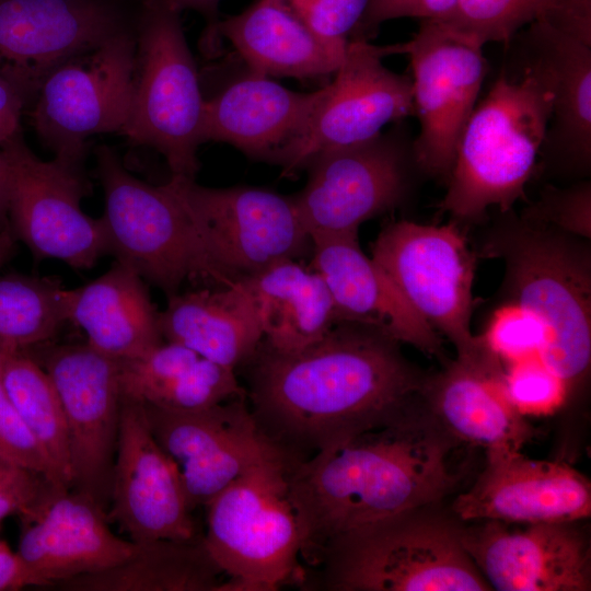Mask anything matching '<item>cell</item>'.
Masks as SVG:
<instances>
[{
    "label": "cell",
    "mask_w": 591,
    "mask_h": 591,
    "mask_svg": "<svg viewBox=\"0 0 591 591\" xmlns=\"http://www.w3.org/2000/svg\"><path fill=\"white\" fill-rule=\"evenodd\" d=\"M248 361L251 410L294 461L391 420L420 399L428 378L397 340L350 322L296 354L262 340Z\"/></svg>",
    "instance_id": "obj_1"
},
{
    "label": "cell",
    "mask_w": 591,
    "mask_h": 591,
    "mask_svg": "<svg viewBox=\"0 0 591 591\" xmlns=\"http://www.w3.org/2000/svg\"><path fill=\"white\" fill-rule=\"evenodd\" d=\"M460 442L422 398L391 420L290 461L289 494L301 534V558L314 565L336 537L390 517L438 505L465 472Z\"/></svg>",
    "instance_id": "obj_2"
},
{
    "label": "cell",
    "mask_w": 591,
    "mask_h": 591,
    "mask_svg": "<svg viewBox=\"0 0 591 591\" xmlns=\"http://www.w3.org/2000/svg\"><path fill=\"white\" fill-rule=\"evenodd\" d=\"M513 48L487 94L476 103L461 135L448 177L443 211L475 220L487 208L512 209L524 197L552 116L546 71Z\"/></svg>",
    "instance_id": "obj_3"
},
{
    "label": "cell",
    "mask_w": 591,
    "mask_h": 591,
    "mask_svg": "<svg viewBox=\"0 0 591 591\" xmlns=\"http://www.w3.org/2000/svg\"><path fill=\"white\" fill-rule=\"evenodd\" d=\"M494 228L483 253L501 258L510 302L542 322L540 360L566 385H577L591 361L590 251L577 235L517 217Z\"/></svg>",
    "instance_id": "obj_4"
},
{
    "label": "cell",
    "mask_w": 591,
    "mask_h": 591,
    "mask_svg": "<svg viewBox=\"0 0 591 591\" xmlns=\"http://www.w3.org/2000/svg\"><path fill=\"white\" fill-rule=\"evenodd\" d=\"M440 503L343 534L321 552L331 591H489L462 542V522Z\"/></svg>",
    "instance_id": "obj_5"
},
{
    "label": "cell",
    "mask_w": 591,
    "mask_h": 591,
    "mask_svg": "<svg viewBox=\"0 0 591 591\" xmlns=\"http://www.w3.org/2000/svg\"><path fill=\"white\" fill-rule=\"evenodd\" d=\"M287 454L233 480L207 508L204 544L223 591H275L299 577L302 534L289 494Z\"/></svg>",
    "instance_id": "obj_6"
},
{
    "label": "cell",
    "mask_w": 591,
    "mask_h": 591,
    "mask_svg": "<svg viewBox=\"0 0 591 591\" xmlns=\"http://www.w3.org/2000/svg\"><path fill=\"white\" fill-rule=\"evenodd\" d=\"M131 108L123 132L166 160L172 175L199 169L205 99L179 12L162 0H142Z\"/></svg>",
    "instance_id": "obj_7"
},
{
    "label": "cell",
    "mask_w": 591,
    "mask_h": 591,
    "mask_svg": "<svg viewBox=\"0 0 591 591\" xmlns=\"http://www.w3.org/2000/svg\"><path fill=\"white\" fill-rule=\"evenodd\" d=\"M96 171L105 196L102 217L109 255L167 297L187 279L223 287L182 201L167 182L153 186L130 174L117 153L101 146Z\"/></svg>",
    "instance_id": "obj_8"
},
{
    "label": "cell",
    "mask_w": 591,
    "mask_h": 591,
    "mask_svg": "<svg viewBox=\"0 0 591 591\" xmlns=\"http://www.w3.org/2000/svg\"><path fill=\"white\" fill-rule=\"evenodd\" d=\"M371 258L413 309L452 343L456 358L475 359L489 350L471 332L475 260L455 223L392 222L379 233Z\"/></svg>",
    "instance_id": "obj_9"
},
{
    "label": "cell",
    "mask_w": 591,
    "mask_h": 591,
    "mask_svg": "<svg viewBox=\"0 0 591 591\" xmlns=\"http://www.w3.org/2000/svg\"><path fill=\"white\" fill-rule=\"evenodd\" d=\"M169 183L223 287L311 252L291 197L257 187L210 188L178 175Z\"/></svg>",
    "instance_id": "obj_10"
},
{
    "label": "cell",
    "mask_w": 591,
    "mask_h": 591,
    "mask_svg": "<svg viewBox=\"0 0 591 591\" xmlns=\"http://www.w3.org/2000/svg\"><path fill=\"white\" fill-rule=\"evenodd\" d=\"M137 40L119 30L57 66L34 97L32 121L55 157L83 162L89 137L123 134L136 77Z\"/></svg>",
    "instance_id": "obj_11"
},
{
    "label": "cell",
    "mask_w": 591,
    "mask_h": 591,
    "mask_svg": "<svg viewBox=\"0 0 591 591\" xmlns=\"http://www.w3.org/2000/svg\"><path fill=\"white\" fill-rule=\"evenodd\" d=\"M0 152L10 173L9 223L36 260L53 258L86 270L109 254L105 225L81 209L86 194L82 162L37 158L21 134Z\"/></svg>",
    "instance_id": "obj_12"
},
{
    "label": "cell",
    "mask_w": 591,
    "mask_h": 591,
    "mask_svg": "<svg viewBox=\"0 0 591 591\" xmlns=\"http://www.w3.org/2000/svg\"><path fill=\"white\" fill-rule=\"evenodd\" d=\"M482 45L442 20H420L402 43L412 69L416 166L433 177L450 175L463 129L478 102L487 72Z\"/></svg>",
    "instance_id": "obj_13"
},
{
    "label": "cell",
    "mask_w": 591,
    "mask_h": 591,
    "mask_svg": "<svg viewBox=\"0 0 591 591\" xmlns=\"http://www.w3.org/2000/svg\"><path fill=\"white\" fill-rule=\"evenodd\" d=\"M403 127L311 160L306 185L291 197L310 236L358 232L361 223L404 200L416 163Z\"/></svg>",
    "instance_id": "obj_14"
},
{
    "label": "cell",
    "mask_w": 591,
    "mask_h": 591,
    "mask_svg": "<svg viewBox=\"0 0 591 591\" xmlns=\"http://www.w3.org/2000/svg\"><path fill=\"white\" fill-rule=\"evenodd\" d=\"M396 54H402V43H348L334 79L322 88L302 137L279 164L282 176L296 175L322 152L368 141L386 125L414 116L410 76L394 72L382 61Z\"/></svg>",
    "instance_id": "obj_15"
},
{
    "label": "cell",
    "mask_w": 591,
    "mask_h": 591,
    "mask_svg": "<svg viewBox=\"0 0 591 591\" xmlns=\"http://www.w3.org/2000/svg\"><path fill=\"white\" fill-rule=\"evenodd\" d=\"M245 398L195 410L140 403L153 438L178 470L192 511L252 467L286 454L260 429Z\"/></svg>",
    "instance_id": "obj_16"
},
{
    "label": "cell",
    "mask_w": 591,
    "mask_h": 591,
    "mask_svg": "<svg viewBox=\"0 0 591 591\" xmlns=\"http://www.w3.org/2000/svg\"><path fill=\"white\" fill-rule=\"evenodd\" d=\"M42 367L65 414L71 488L107 513L123 401L118 362L84 343L49 347Z\"/></svg>",
    "instance_id": "obj_17"
},
{
    "label": "cell",
    "mask_w": 591,
    "mask_h": 591,
    "mask_svg": "<svg viewBox=\"0 0 591 591\" xmlns=\"http://www.w3.org/2000/svg\"><path fill=\"white\" fill-rule=\"evenodd\" d=\"M581 522H462V542L491 590L590 591L591 544Z\"/></svg>",
    "instance_id": "obj_18"
},
{
    "label": "cell",
    "mask_w": 591,
    "mask_h": 591,
    "mask_svg": "<svg viewBox=\"0 0 591 591\" xmlns=\"http://www.w3.org/2000/svg\"><path fill=\"white\" fill-rule=\"evenodd\" d=\"M106 514L134 543L198 536L175 463L153 438L141 404L124 398Z\"/></svg>",
    "instance_id": "obj_19"
},
{
    "label": "cell",
    "mask_w": 591,
    "mask_h": 591,
    "mask_svg": "<svg viewBox=\"0 0 591 591\" xmlns=\"http://www.w3.org/2000/svg\"><path fill=\"white\" fill-rule=\"evenodd\" d=\"M119 30L102 0H0V76L26 103L57 66Z\"/></svg>",
    "instance_id": "obj_20"
},
{
    "label": "cell",
    "mask_w": 591,
    "mask_h": 591,
    "mask_svg": "<svg viewBox=\"0 0 591 591\" xmlns=\"http://www.w3.org/2000/svg\"><path fill=\"white\" fill-rule=\"evenodd\" d=\"M18 555L33 586H57L72 578L103 571L130 556L135 543L116 535L106 512L89 496L51 485L26 513L19 517Z\"/></svg>",
    "instance_id": "obj_21"
},
{
    "label": "cell",
    "mask_w": 591,
    "mask_h": 591,
    "mask_svg": "<svg viewBox=\"0 0 591 591\" xmlns=\"http://www.w3.org/2000/svg\"><path fill=\"white\" fill-rule=\"evenodd\" d=\"M450 511L461 522L586 521L591 483L565 462L530 459L522 451L486 454L485 467Z\"/></svg>",
    "instance_id": "obj_22"
},
{
    "label": "cell",
    "mask_w": 591,
    "mask_h": 591,
    "mask_svg": "<svg viewBox=\"0 0 591 591\" xmlns=\"http://www.w3.org/2000/svg\"><path fill=\"white\" fill-rule=\"evenodd\" d=\"M311 269L326 285L337 323L376 328L428 356H442L439 334L361 250L358 232L313 234Z\"/></svg>",
    "instance_id": "obj_23"
},
{
    "label": "cell",
    "mask_w": 591,
    "mask_h": 591,
    "mask_svg": "<svg viewBox=\"0 0 591 591\" xmlns=\"http://www.w3.org/2000/svg\"><path fill=\"white\" fill-rule=\"evenodd\" d=\"M421 398L448 434L486 454L522 451L534 436L511 402L501 360L490 349L475 359L447 362L427 378Z\"/></svg>",
    "instance_id": "obj_24"
},
{
    "label": "cell",
    "mask_w": 591,
    "mask_h": 591,
    "mask_svg": "<svg viewBox=\"0 0 591 591\" xmlns=\"http://www.w3.org/2000/svg\"><path fill=\"white\" fill-rule=\"evenodd\" d=\"M321 94L322 89L296 92L248 73L205 101L202 142H225L279 165L302 137Z\"/></svg>",
    "instance_id": "obj_25"
},
{
    "label": "cell",
    "mask_w": 591,
    "mask_h": 591,
    "mask_svg": "<svg viewBox=\"0 0 591 591\" xmlns=\"http://www.w3.org/2000/svg\"><path fill=\"white\" fill-rule=\"evenodd\" d=\"M512 45L548 74L552 116L540 157L587 174L591 164V46L545 23L518 32Z\"/></svg>",
    "instance_id": "obj_26"
},
{
    "label": "cell",
    "mask_w": 591,
    "mask_h": 591,
    "mask_svg": "<svg viewBox=\"0 0 591 591\" xmlns=\"http://www.w3.org/2000/svg\"><path fill=\"white\" fill-rule=\"evenodd\" d=\"M215 31L232 44L251 74L264 78L329 77L347 48L315 35L281 0H254L241 13L219 20Z\"/></svg>",
    "instance_id": "obj_27"
},
{
    "label": "cell",
    "mask_w": 591,
    "mask_h": 591,
    "mask_svg": "<svg viewBox=\"0 0 591 591\" xmlns=\"http://www.w3.org/2000/svg\"><path fill=\"white\" fill-rule=\"evenodd\" d=\"M66 305L68 322L85 333L86 344L112 359L140 357L163 341L143 279L119 262L89 283L66 289Z\"/></svg>",
    "instance_id": "obj_28"
},
{
    "label": "cell",
    "mask_w": 591,
    "mask_h": 591,
    "mask_svg": "<svg viewBox=\"0 0 591 591\" xmlns=\"http://www.w3.org/2000/svg\"><path fill=\"white\" fill-rule=\"evenodd\" d=\"M158 320L163 340L233 370L248 361L263 340L254 306L237 280L217 290L170 296Z\"/></svg>",
    "instance_id": "obj_29"
},
{
    "label": "cell",
    "mask_w": 591,
    "mask_h": 591,
    "mask_svg": "<svg viewBox=\"0 0 591 591\" xmlns=\"http://www.w3.org/2000/svg\"><path fill=\"white\" fill-rule=\"evenodd\" d=\"M237 281L254 306L263 341L277 352H299L337 324L323 279L296 259L276 263Z\"/></svg>",
    "instance_id": "obj_30"
},
{
    "label": "cell",
    "mask_w": 591,
    "mask_h": 591,
    "mask_svg": "<svg viewBox=\"0 0 591 591\" xmlns=\"http://www.w3.org/2000/svg\"><path fill=\"white\" fill-rule=\"evenodd\" d=\"M225 577L202 536L135 543L129 557L56 587L71 591H223Z\"/></svg>",
    "instance_id": "obj_31"
},
{
    "label": "cell",
    "mask_w": 591,
    "mask_h": 591,
    "mask_svg": "<svg viewBox=\"0 0 591 591\" xmlns=\"http://www.w3.org/2000/svg\"><path fill=\"white\" fill-rule=\"evenodd\" d=\"M482 45H508L533 23H545L591 46V0H459L443 19Z\"/></svg>",
    "instance_id": "obj_32"
},
{
    "label": "cell",
    "mask_w": 591,
    "mask_h": 591,
    "mask_svg": "<svg viewBox=\"0 0 591 591\" xmlns=\"http://www.w3.org/2000/svg\"><path fill=\"white\" fill-rule=\"evenodd\" d=\"M0 382L15 409L71 487L68 431L63 409L44 368L26 352L1 354Z\"/></svg>",
    "instance_id": "obj_33"
},
{
    "label": "cell",
    "mask_w": 591,
    "mask_h": 591,
    "mask_svg": "<svg viewBox=\"0 0 591 591\" xmlns=\"http://www.w3.org/2000/svg\"><path fill=\"white\" fill-rule=\"evenodd\" d=\"M68 322L66 288L57 278L0 277V352L47 344Z\"/></svg>",
    "instance_id": "obj_34"
},
{
    "label": "cell",
    "mask_w": 591,
    "mask_h": 591,
    "mask_svg": "<svg viewBox=\"0 0 591 591\" xmlns=\"http://www.w3.org/2000/svg\"><path fill=\"white\" fill-rule=\"evenodd\" d=\"M482 337L501 361L512 363L538 357L545 339V329L532 312L509 302L494 313Z\"/></svg>",
    "instance_id": "obj_35"
},
{
    "label": "cell",
    "mask_w": 591,
    "mask_h": 591,
    "mask_svg": "<svg viewBox=\"0 0 591 591\" xmlns=\"http://www.w3.org/2000/svg\"><path fill=\"white\" fill-rule=\"evenodd\" d=\"M521 217L577 236L590 237V182L564 188L545 186L537 200L528 206Z\"/></svg>",
    "instance_id": "obj_36"
},
{
    "label": "cell",
    "mask_w": 591,
    "mask_h": 591,
    "mask_svg": "<svg viewBox=\"0 0 591 591\" xmlns=\"http://www.w3.org/2000/svg\"><path fill=\"white\" fill-rule=\"evenodd\" d=\"M505 384L511 402L523 415L554 409L568 392L537 356L510 363L505 370Z\"/></svg>",
    "instance_id": "obj_37"
},
{
    "label": "cell",
    "mask_w": 591,
    "mask_h": 591,
    "mask_svg": "<svg viewBox=\"0 0 591 591\" xmlns=\"http://www.w3.org/2000/svg\"><path fill=\"white\" fill-rule=\"evenodd\" d=\"M0 459L36 472L54 485L69 487L43 445L15 409L1 382Z\"/></svg>",
    "instance_id": "obj_38"
},
{
    "label": "cell",
    "mask_w": 591,
    "mask_h": 591,
    "mask_svg": "<svg viewBox=\"0 0 591 591\" xmlns=\"http://www.w3.org/2000/svg\"><path fill=\"white\" fill-rule=\"evenodd\" d=\"M315 35L346 48L370 0H281Z\"/></svg>",
    "instance_id": "obj_39"
},
{
    "label": "cell",
    "mask_w": 591,
    "mask_h": 591,
    "mask_svg": "<svg viewBox=\"0 0 591 591\" xmlns=\"http://www.w3.org/2000/svg\"><path fill=\"white\" fill-rule=\"evenodd\" d=\"M457 2L459 0H370L351 39L369 40L382 23L394 19L443 20L452 13Z\"/></svg>",
    "instance_id": "obj_40"
},
{
    "label": "cell",
    "mask_w": 591,
    "mask_h": 591,
    "mask_svg": "<svg viewBox=\"0 0 591 591\" xmlns=\"http://www.w3.org/2000/svg\"><path fill=\"white\" fill-rule=\"evenodd\" d=\"M51 485L43 475L0 459V521L30 511Z\"/></svg>",
    "instance_id": "obj_41"
},
{
    "label": "cell",
    "mask_w": 591,
    "mask_h": 591,
    "mask_svg": "<svg viewBox=\"0 0 591 591\" xmlns=\"http://www.w3.org/2000/svg\"><path fill=\"white\" fill-rule=\"evenodd\" d=\"M25 102L18 90L0 76V148L20 134Z\"/></svg>",
    "instance_id": "obj_42"
},
{
    "label": "cell",
    "mask_w": 591,
    "mask_h": 591,
    "mask_svg": "<svg viewBox=\"0 0 591 591\" xmlns=\"http://www.w3.org/2000/svg\"><path fill=\"white\" fill-rule=\"evenodd\" d=\"M33 586L22 559L0 540V591H15Z\"/></svg>",
    "instance_id": "obj_43"
},
{
    "label": "cell",
    "mask_w": 591,
    "mask_h": 591,
    "mask_svg": "<svg viewBox=\"0 0 591 591\" xmlns=\"http://www.w3.org/2000/svg\"><path fill=\"white\" fill-rule=\"evenodd\" d=\"M172 9L181 12L183 10H194L200 13L207 21L206 31L215 30L218 19V8L220 0H162Z\"/></svg>",
    "instance_id": "obj_44"
},
{
    "label": "cell",
    "mask_w": 591,
    "mask_h": 591,
    "mask_svg": "<svg viewBox=\"0 0 591 591\" xmlns=\"http://www.w3.org/2000/svg\"><path fill=\"white\" fill-rule=\"evenodd\" d=\"M9 190H10V173L8 163L0 152V227H10L9 223Z\"/></svg>",
    "instance_id": "obj_45"
},
{
    "label": "cell",
    "mask_w": 591,
    "mask_h": 591,
    "mask_svg": "<svg viewBox=\"0 0 591 591\" xmlns=\"http://www.w3.org/2000/svg\"><path fill=\"white\" fill-rule=\"evenodd\" d=\"M15 236L11 227H0V268L10 259L15 250Z\"/></svg>",
    "instance_id": "obj_46"
},
{
    "label": "cell",
    "mask_w": 591,
    "mask_h": 591,
    "mask_svg": "<svg viewBox=\"0 0 591 591\" xmlns=\"http://www.w3.org/2000/svg\"><path fill=\"white\" fill-rule=\"evenodd\" d=\"M0 360H1V352H0Z\"/></svg>",
    "instance_id": "obj_47"
}]
</instances>
